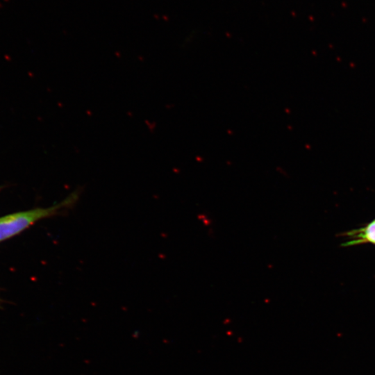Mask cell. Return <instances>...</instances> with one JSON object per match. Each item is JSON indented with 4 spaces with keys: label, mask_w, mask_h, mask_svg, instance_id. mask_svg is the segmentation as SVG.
<instances>
[{
    "label": "cell",
    "mask_w": 375,
    "mask_h": 375,
    "mask_svg": "<svg viewBox=\"0 0 375 375\" xmlns=\"http://www.w3.org/2000/svg\"><path fill=\"white\" fill-rule=\"evenodd\" d=\"M80 190H76L58 203L48 208H37L0 218V241L22 232L37 221L66 212L78 201Z\"/></svg>",
    "instance_id": "cell-1"
},
{
    "label": "cell",
    "mask_w": 375,
    "mask_h": 375,
    "mask_svg": "<svg viewBox=\"0 0 375 375\" xmlns=\"http://www.w3.org/2000/svg\"><path fill=\"white\" fill-rule=\"evenodd\" d=\"M346 236L349 240L342 244L344 247H349L363 243L375 244V219L365 226L347 232Z\"/></svg>",
    "instance_id": "cell-2"
},
{
    "label": "cell",
    "mask_w": 375,
    "mask_h": 375,
    "mask_svg": "<svg viewBox=\"0 0 375 375\" xmlns=\"http://www.w3.org/2000/svg\"><path fill=\"white\" fill-rule=\"evenodd\" d=\"M3 7V4L0 3V8Z\"/></svg>",
    "instance_id": "cell-3"
},
{
    "label": "cell",
    "mask_w": 375,
    "mask_h": 375,
    "mask_svg": "<svg viewBox=\"0 0 375 375\" xmlns=\"http://www.w3.org/2000/svg\"><path fill=\"white\" fill-rule=\"evenodd\" d=\"M4 1H9L10 0H3Z\"/></svg>",
    "instance_id": "cell-4"
}]
</instances>
